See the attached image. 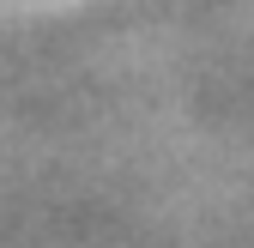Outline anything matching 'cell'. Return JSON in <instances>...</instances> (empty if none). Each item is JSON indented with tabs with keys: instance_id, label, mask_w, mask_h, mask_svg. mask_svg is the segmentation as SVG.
I'll use <instances>...</instances> for the list:
<instances>
[]
</instances>
